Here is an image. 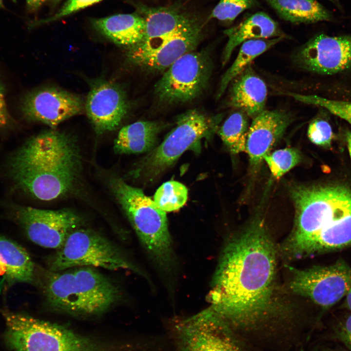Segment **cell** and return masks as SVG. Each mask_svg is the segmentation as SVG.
I'll return each mask as SVG.
<instances>
[{"mask_svg": "<svg viewBox=\"0 0 351 351\" xmlns=\"http://www.w3.org/2000/svg\"><path fill=\"white\" fill-rule=\"evenodd\" d=\"M15 186L39 199L49 201L68 192L81 165L79 148L74 137L51 130L27 140L7 163Z\"/></svg>", "mask_w": 351, "mask_h": 351, "instance_id": "cell-3", "label": "cell"}, {"mask_svg": "<svg viewBox=\"0 0 351 351\" xmlns=\"http://www.w3.org/2000/svg\"><path fill=\"white\" fill-rule=\"evenodd\" d=\"M220 117H211L195 109L181 115L176 127L144 159L142 174L152 178L164 171L186 150L214 133Z\"/></svg>", "mask_w": 351, "mask_h": 351, "instance_id": "cell-8", "label": "cell"}, {"mask_svg": "<svg viewBox=\"0 0 351 351\" xmlns=\"http://www.w3.org/2000/svg\"><path fill=\"white\" fill-rule=\"evenodd\" d=\"M45 0H27L28 9L35 10L39 8Z\"/></svg>", "mask_w": 351, "mask_h": 351, "instance_id": "cell-35", "label": "cell"}, {"mask_svg": "<svg viewBox=\"0 0 351 351\" xmlns=\"http://www.w3.org/2000/svg\"><path fill=\"white\" fill-rule=\"evenodd\" d=\"M188 198V190L181 183L171 180L163 183L156 191L154 201L164 212L179 210Z\"/></svg>", "mask_w": 351, "mask_h": 351, "instance_id": "cell-27", "label": "cell"}, {"mask_svg": "<svg viewBox=\"0 0 351 351\" xmlns=\"http://www.w3.org/2000/svg\"><path fill=\"white\" fill-rule=\"evenodd\" d=\"M52 0L53 1H54V2H57V1H59V0Z\"/></svg>", "mask_w": 351, "mask_h": 351, "instance_id": "cell-40", "label": "cell"}, {"mask_svg": "<svg viewBox=\"0 0 351 351\" xmlns=\"http://www.w3.org/2000/svg\"><path fill=\"white\" fill-rule=\"evenodd\" d=\"M159 124L139 121L123 127L115 139L114 149L119 154H141L154 147L159 132Z\"/></svg>", "mask_w": 351, "mask_h": 351, "instance_id": "cell-23", "label": "cell"}, {"mask_svg": "<svg viewBox=\"0 0 351 351\" xmlns=\"http://www.w3.org/2000/svg\"><path fill=\"white\" fill-rule=\"evenodd\" d=\"M78 267L112 271L128 270L147 277L112 242L90 229L78 228L71 233L51 257L49 263L51 272Z\"/></svg>", "mask_w": 351, "mask_h": 351, "instance_id": "cell-7", "label": "cell"}, {"mask_svg": "<svg viewBox=\"0 0 351 351\" xmlns=\"http://www.w3.org/2000/svg\"><path fill=\"white\" fill-rule=\"evenodd\" d=\"M279 16L292 23L331 21L333 16L316 0H265Z\"/></svg>", "mask_w": 351, "mask_h": 351, "instance_id": "cell-24", "label": "cell"}, {"mask_svg": "<svg viewBox=\"0 0 351 351\" xmlns=\"http://www.w3.org/2000/svg\"><path fill=\"white\" fill-rule=\"evenodd\" d=\"M20 109L27 119L54 128L81 113L84 102L78 95L58 88L44 87L25 94L21 100Z\"/></svg>", "mask_w": 351, "mask_h": 351, "instance_id": "cell-15", "label": "cell"}, {"mask_svg": "<svg viewBox=\"0 0 351 351\" xmlns=\"http://www.w3.org/2000/svg\"><path fill=\"white\" fill-rule=\"evenodd\" d=\"M332 135V127L325 120L316 118L309 125L308 137L311 142L316 145L323 147L330 146Z\"/></svg>", "mask_w": 351, "mask_h": 351, "instance_id": "cell-31", "label": "cell"}, {"mask_svg": "<svg viewBox=\"0 0 351 351\" xmlns=\"http://www.w3.org/2000/svg\"><path fill=\"white\" fill-rule=\"evenodd\" d=\"M203 28V23L195 16L176 33L155 46L128 48L127 58L143 69L165 71L179 58L195 50L202 39Z\"/></svg>", "mask_w": 351, "mask_h": 351, "instance_id": "cell-13", "label": "cell"}, {"mask_svg": "<svg viewBox=\"0 0 351 351\" xmlns=\"http://www.w3.org/2000/svg\"><path fill=\"white\" fill-rule=\"evenodd\" d=\"M280 93L304 103L322 107L351 125V101L330 99L316 95H302L290 92Z\"/></svg>", "mask_w": 351, "mask_h": 351, "instance_id": "cell-29", "label": "cell"}, {"mask_svg": "<svg viewBox=\"0 0 351 351\" xmlns=\"http://www.w3.org/2000/svg\"><path fill=\"white\" fill-rule=\"evenodd\" d=\"M228 103L248 117H254L265 110L267 88L251 64L230 82Z\"/></svg>", "mask_w": 351, "mask_h": 351, "instance_id": "cell-18", "label": "cell"}, {"mask_svg": "<svg viewBox=\"0 0 351 351\" xmlns=\"http://www.w3.org/2000/svg\"><path fill=\"white\" fill-rule=\"evenodd\" d=\"M178 351H242L229 325L210 307L174 324Z\"/></svg>", "mask_w": 351, "mask_h": 351, "instance_id": "cell-10", "label": "cell"}, {"mask_svg": "<svg viewBox=\"0 0 351 351\" xmlns=\"http://www.w3.org/2000/svg\"><path fill=\"white\" fill-rule=\"evenodd\" d=\"M301 156L295 148H285L267 154L264 158L273 176L279 179L300 163Z\"/></svg>", "mask_w": 351, "mask_h": 351, "instance_id": "cell-28", "label": "cell"}, {"mask_svg": "<svg viewBox=\"0 0 351 351\" xmlns=\"http://www.w3.org/2000/svg\"><path fill=\"white\" fill-rule=\"evenodd\" d=\"M293 120L292 115L283 110H264L253 118L249 126L245 152L252 170L261 165L264 157L280 139Z\"/></svg>", "mask_w": 351, "mask_h": 351, "instance_id": "cell-17", "label": "cell"}, {"mask_svg": "<svg viewBox=\"0 0 351 351\" xmlns=\"http://www.w3.org/2000/svg\"><path fill=\"white\" fill-rule=\"evenodd\" d=\"M331 1L332 2L336 4V5H338L339 4V0H329Z\"/></svg>", "mask_w": 351, "mask_h": 351, "instance_id": "cell-38", "label": "cell"}, {"mask_svg": "<svg viewBox=\"0 0 351 351\" xmlns=\"http://www.w3.org/2000/svg\"><path fill=\"white\" fill-rule=\"evenodd\" d=\"M85 109L98 134L117 129L128 109L126 95L117 84L104 80L92 85L88 94Z\"/></svg>", "mask_w": 351, "mask_h": 351, "instance_id": "cell-16", "label": "cell"}, {"mask_svg": "<svg viewBox=\"0 0 351 351\" xmlns=\"http://www.w3.org/2000/svg\"><path fill=\"white\" fill-rule=\"evenodd\" d=\"M346 138L349 154L351 158V131H349L346 134Z\"/></svg>", "mask_w": 351, "mask_h": 351, "instance_id": "cell-37", "label": "cell"}, {"mask_svg": "<svg viewBox=\"0 0 351 351\" xmlns=\"http://www.w3.org/2000/svg\"><path fill=\"white\" fill-rule=\"evenodd\" d=\"M256 4L255 0H219L210 18L231 22L244 10L251 9Z\"/></svg>", "mask_w": 351, "mask_h": 351, "instance_id": "cell-30", "label": "cell"}, {"mask_svg": "<svg viewBox=\"0 0 351 351\" xmlns=\"http://www.w3.org/2000/svg\"><path fill=\"white\" fill-rule=\"evenodd\" d=\"M224 33L228 37V41L222 53L223 66L229 60L234 49L246 40L286 37L277 22L263 12L253 14L238 24L225 30Z\"/></svg>", "mask_w": 351, "mask_h": 351, "instance_id": "cell-20", "label": "cell"}, {"mask_svg": "<svg viewBox=\"0 0 351 351\" xmlns=\"http://www.w3.org/2000/svg\"><path fill=\"white\" fill-rule=\"evenodd\" d=\"M13 122L6 103L5 89L0 80V128L9 127L12 124Z\"/></svg>", "mask_w": 351, "mask_h": 351, "instance_id": "cell-33", "label": "cell"}, {"mask_svg": "<svg viewBox=\"0 0 351 351\" xmlns=\"http://www.w3.org/2000/svg\"><path fill=\"white\" fill-rule=\"evenodd\" d=\"M276 257L261 216H256L226 243L208 300L209 307L233 330H258L275 312Z\"/></svg>", "mask_w": 351, "mask_h": 351, "instance_id": "cell-1", "label": "cell"}, {"mask_svg": "<svg viewBox=\"0 0 351 351\" xmlns=\"http://www.w3.org/2000/svg\"><path fill=\"white\" fill-rule=\"evenodd\" d=\"M95 29L114 43L130 48L144 39L145 20L139 13L120 14L94 20Z\"/></svg>", "mask_w": 351, "mask_h": 351, "instance_id": "cell-21", "label": "cell"}, {"mask_svg": "<svg viewBox=\"0 0 351 351\" xmlns=\"http://www.w3.org/2000/svg\"><path fill=\"white\" fill-rule=\"evenodd\" d=\"M290 269L292 291L324 308L332 306L346 296L351 287V267L342 260L327 266Z\"/></svg>", "mask_w": 351, "mask_h": 351, "instance_id": "cell-12", "label": "cell"}, {"mask_svg": "<svg viewBox=\"0 0 351 351\" xmlns=\"http://www.w3.org/2000/svg\"><path fill=\"white\" fill-rule=\"evenodd\" d=\"M212 71V62L207 52H189L164 71L155 86V94L168 104L192 101L206 89Z\"/></svg>", "mask_w": 351, "mask_h": 351, "instance_id": "cell-9", "label": "cell"}, {"mask_svg": "<svg viewBox=\"0 0 351 351\" xmlns=\"http://www.w3.org/2000/svg\"><path fill=\"white\" fill-rule=\"evenodd\" d=\"M0 312L5 323L4 343L13 351H126L128 348L80 335L27 314Z\"/></svg>", "mask_w": 351, "mask_h": 351, "instance_id": "cell-6", "label": "cell"}, {"mask_svg": "<svg viewBox=\"0 0 351 351\" xmlns=\"http://www.w3.org/2000/svg\"><path fill=\"white\" fill-rule=\"evenodd\" d=\"M284 39L283 37H277L253 39L242 43L235 60L221 77L216 98H219L221 97L232 80L251 64L256 57Z\"/></svg>", "mask_w": 351, "mask_h": 351, "instance_id": "cell-25", "label": "cell"}, {"mask_svg": "<svg viewBox=\"0 0 351 351\" xmlns=\"http://www.w3.org/2000/svg\"><path fill=\"white\" fill-rule=\"evenodd\" d=\"M293 228L281 246L290 259L351 245V188L342 185H295Z\"/></svg>", "mask_w": 351, "mask_h": 351, "instance_id": "cell-2", "label": "cell"}, {"mask_svg": "<svg viewBox=\"0 0 351 351\" xmlns=\"http://www.w3.org/2000/svg\"><path fill=\"white\" fill-rule=\"evenodd\" d=\"M337 337L351 351V314L336 328Z\"/></svg>", "mask_w": 351, "mask_h": 351, "instance_id": "cell-34", "label": "cell"}, {"mask_svg": "<svg viewBox=\"0 0 351 351\" xmlns=\"http://www.w3.org/2000/svg\"><path fill=\"white\" fill-rule=\"evenodd\" d=\"M102 0H67L61 8L53 16L40 20L35 25H40L55 21L80 10L98 3Z\"/></svg>", "mask_w": 351, "mask_h": 351, "instance_id": "cell-32", "label": "cell"}, {"mask_svg": "<svg viewBox=\"0 0 351 351\" xmlns=\"http://www.w3.org/2000/svg\"><path fill=\"white\" fill-rule=\"evenodd\" d=\"M139 13L145 20L144 37L134 46L150 47L172 36L189 23L195 17L176 7L139 8Z\"/></svg>", "mask_w": 351, "mask_h": 351, "instance_id": "cell-19", "label": "cell"}, {"mask_svg": "<svg viewBox=\"0 0 351 351\" xmlns=\"http://www.w3.org/2000/svg\"><path fill=\"white\" fill-rule=\"evenodd\" d=\"M300 68L322 75H332L351 68V36L319 34L299 47L292 57Z\"/></svg>", "mask_w": 351, "mask_h": 351, "instance_id": "cell-14", "label": "cell"}, {"mask_svg": "<svg viewBox=\"0 0 351 351\" xmlns=\"http://www.w3.org/2000/svg\"><path fill=\"white\" fill-rule=\"evenodd\" d=\"M3 6L2 0H0V8Z\"/></svg>", "mask_w": 351, "mask_h": 351, "instance_id": "cell-39", "label": "cell"}, {"mask_svg": "<svg viewBox=\"0 0 351 351\" xmlns=\"http://www.w3.org/2000/svg\"><path fill=\"white\" fill-rule=\"evenodd\" d=\"M346 296V305L351 311V287Z\"/></svg>", "mask_w": 351, "mask_h": 351, "instance_id": "cell-36", "label": "cell"}, {"mask_svg": "<svg viewBox=\"0 0 351 351\" xmlns=\"http://www.w3.org/2000/svg\"><path fill=\"white\" fill-rule=\"evenodd\" d=\"M10 213L27 237L46 248L59 249L82 224V218L70 209L43 210L14 204Z\"/></svg>", "mask_w": 351, "mask_h": 351, "instance_id": "cell-11", "label": "cell"}, {"mask_svg": "<svg viewBox=\"0 0 351 351\" xmlns=\"http://www.w3.org/2000/svg\"><path fill=\"white\" fill-rule=\"evenodd\" d=\"M248 117L238 110L226 119L218 130L222 141L233 154L245 152L250 126Z\"/></svg>", "mask_w": 351, "mask_h": 351, "instance_id": "cell-26", "label": "cell"}, {"mask_svg": "<svg viewBox=\"0 0 351 351\" xmlns=\"http://www.w3.org/2000/svg\"><path fill=\"white\" fill-rule=\"evenodd\" d=\"M48 304L75 314L105 312L120 298L118 287L91 267H78L48 273L44 287Z\"/></svg>", "mask_w": 351, "mask_h": 351, "instance_id": "cell-4", "label": "cell"}, {"mask_svg": "<svg viewBox=\"0 0 351 351\" xmlns=\"http://www.w3.org/2000/svg\"><path fill=\"white\" fill-rule=\"evenodd\" d=\"M111 187L149 257L162 272L170 273L176 264L166 212L139 188L114 178Z\"/></svg>", "mask_w": 351, "mask_h": 351, "instance_id": "cell-5", "label": "cell"}, {"mask_svg": "<svg viewBox=\"0 0 351 351\" xmlns=\"http://www.w3.org/2000/svg\"><path fill=\"white\" fill-rule=\"evenodd\" d=\"M0 275L8 285L31 283L35 276L34 264L27 251L0 234Z\"/></svg>", "mask_w": 351, "mask_h": 351, "instance_id": "cell-22", "label": "cell"}]
</instances>
